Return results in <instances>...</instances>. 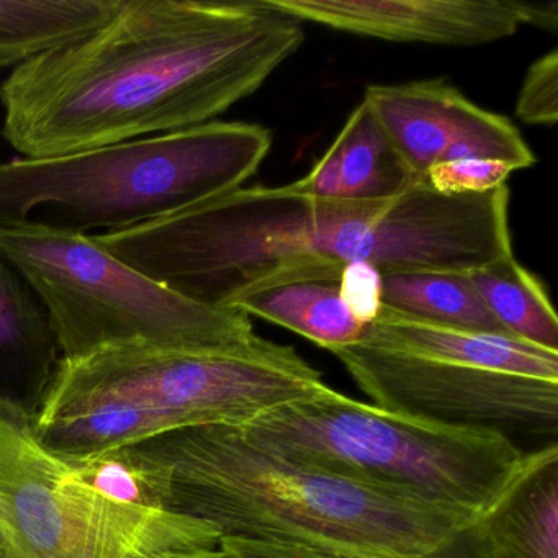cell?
Returning a JSON list of instances; mask_svg holds the SVG:
<instances>
[{"mask_svg": "<svg viewBox=\"0 0 558 558\" xmlns=\"http://www.w3.org/2000/svg\"><path fill=\"white\" fill-rule=\"evenodd\" d=\"M264 0H123L93 34L15 68L2 136L28 159L215 122L302 48Z\"/></svg>", "mask_w": 558, "mask_h": 558, "instance_id": "1", "label": "cell"}, {"mask_svg": "<svg viewBox=\"0 0 558 558\" xmlns=\"http://www.w3.org/2000/svg\"><path fill=\"white\" fill-rule=\"evenodd\" d=\"M94 243L211 308L306 277L341 279L345 264L385 274L472 272L512 256L509 187L444 195L423 182L385 201L318 198L279 187H240Z\"/></svg>", "mask_w": 558, "mask_h": 558, "instance_id": "2", "label": "cell"}, {"mask_svg": "<svg viewBox=\"0 0 558 558\" xmlns=\"http://www.w3.org/2000/svg\"><path fill=\"white\" fill-rule=\"evenodd\" d=\"M90 463L146 505L208 522L221 538L429 558L478 518L290 462L221 424L171 430Z\"/></svg>", "mask_w": 558, "mask_h": 558, "instance_id": "3", "label": "cell"}, {"mask_svg": "<svg viewBox=\"0 0 558 558\" xmlns=\"http://www.w3.org/2000/svg\"><path fill=\"white\" fill-rule=\"evenodd\" d=\"M325 387L292 345L264 338L231 351L116 345L61 359L32 429L51 452L90 463L171 430L241 427Z\"/></svg>", "mask_w": 558, "mask_h": 558, "instance_id": "4", "label": "cell"}, {"mask_svg": "<svg viewBox=\"0 0 558 558\" xmlns=\"http://www.w3.org/2000/svg\"><path fill=\"white\" fill-rule=\"evenodd\" d=\"M270 148L266 126L215 120L58 158L0 162V228L77 236L130 230L243 187Z\"/></svg>", "mask_w": 558, "mask_h": 558, "instance_id": "5", "label": "cell"}, {"mask_svg": "<svg viewBox=\"0 0 558 558\" xmlns=\"http://www.w3.org/2000/svg\"><path fill=\"white\" fill-rule=\"evenodd\" d=\"M240 430L290 462L475 515L492 508L525 457L501 430L393 413L329 385Z\"/></svg>", "mask_w": 558, "mask_h": 558, "instance_id": "6", "label": "cell"}, {"mask_svg": "<svg viewBox=\"0 0 558 558\" xmlns=\"http://www.w3.org/2000/svg\"><path fill=\"white\" fill-rule=\"evenodd\" d=\"M0 253L44 299L66 361L126 344L231 351L260 338L246 313L192 302L90 236L0 228Z\"/></svg>", "mask_w": 558, "mask_h": 558, "instance_id": "7", "label": "cell"}, {"mask_svg": "<svg viewBox=\"0 0 558 558\" xmlns=\"http://www.w3.org/2000/svg\"><path fill=\"white\" fill-rule=\"evenodd\" d=\"M214 525L146 505L0 411V558H172L214 550Z\"/></svg>", "mask_w": 558, "mask_h": 558, "instance_id": "8", "label": "cell"}, {"mask_svg": "<svg viewBox=\"0 0 558 558\" xmlns=\"http://www.w3.org/2000/svg\"><path fill=\"white\" fill-rule=\"evenodd\" d=\"M375 407L452 426L557 434L558 381L355 344L332 349Z\"/></svg>", "mask_w": 558, "mask_h": 558, "instance_id": "9", "label": "cell"}, {"mask_svg": "<svg viewBox=\"0 0 558 558\" xmlns=\"http://www.w3.org/2000/svg\"><path fill=\"white\" fill-rule=\"evenodd\" d=\"M362 100L416 182L459 159H492L514 171L537 161L511 120L476 106L446 80L368 86Z\"/></svg>", "mask_w": 558, "mask_h": 558, "instance_id": "10", "label": "cell"}, {"mask_svg": "<svg viewBox=\"0 0 558 558\" xmlns=\"http://www.w3.org/2000/svg\"><path fill=\"white\" fill-rule=\"evenodd\" d=\"M287 17L342 34L397 44L476 47L522 25L555 32L557 4L522 0H264Z\"/></svg>", "mask_w": 558, "mask_h": 558, "instance_id": "11", "label": "cell"}, {"mask_svg": "<svg viewBox=\"0 0 558 558\" xmlns=\"http://www.w3.org/2000/svg\"><path fill=\"white\" fill-rule=\"evenodd\" d=\"M61 359L44 299L0 253V411L34 423Z\"/></svg>", "mask_w": 558, "mask_h": 558, "instance_id": "12", "label": "cell"}, {"mask_svg": "<svg viewBox=\"0 0 558 558\" xmlns=\"http://www.w3.org/2000/svg\"><path fill=\"white\" fill-rule=\"evenodd\" d=\"M357 342L430 361L558 381V352L512 336L465 331L421 322L381 306Z\"/></svg>", "mask_w": 558, "mask_h": 558, "instance_id": "13", "label": "cell"}, {"mask_svg": "<svg viewBox=\"0 0 558 558\" xmlns=\"http://www.w3.org/2000/svg\"><path fill=\"white\" fill-rule=\"evenodd\" d=\"M495 558H558V446L525 452L508 488L480 515Z\"/></svg>", "mask_w": 558, "mask_h": 558, "instance_id": "14", "label": "cell"}, {"mask_svg": "<svg viewBox=\"0 0 558 558\" xmlns=\"http://www.w3.org/2000/svg\"><path fill=\"white\" fill-rule=\"evenodd\" d=\"M231 308L282 326L328 351L355 344L364 331L342 300L339 279L332 277L274 283L244 293Z\"/></svg>", "mask_w": 558, "mask_h": 558, "instance_id": "15", "label": "cell"}, {"mask_svg": "<svg viewBox=\"0 0 558 558\" xmlns=\"http://www.w3.org/2000/svg\"><path fill=\"white\" fill-rule=\"evenodd\" d=\"M123 0H0V68H19L93 34Z\"/></svg>", "mask_w": 558, "mask_h": 558, "instance_id": "16", "label": "cell"}, {"mask_svg": "<svg viewBox=\"0 0 558 558\" xmlns=\"http://www.w3.org/2000/svg\"><path fill=\"white\" fill-rule=\"evenodd\" d=\"M381 305L447 328L511 336L486 308L466 272L385 274Z\"/></svg>", "mask_w": 558, "mask_h": 558, "instance_id": "17", "label": "cell"}, {"mask_svg": "<svg viewBox=\"0 0 558 558\" xmlns=\"http://www.w3.org/2000/svg\"><path fill=\"white\" fill-rule=\"evenodd\" d=\"M470 282L499 325L529 344L558 352V318L537 277L512 256L469 272Z\"/></svg>", "mask_w": 558, "mask_h": 558, "instance_id": "18", "label": "cell"}, {"mask_svg": "<svg viewBox=\"0 0 558 558\" xmlns=\"http://www.w3.org/2000/svg\"><path fill=\"white\" fill-rule=\"evenodd\" d=\"M332 143L341 165L342 198L385 201L417 184L364 100L352 110Z\"/></svg>", "mask_w": 558, "mask_h": 558, "instance_id": "19", "label": "cell"}, {"mask_svg": "<svg viewBox=\"0 0 558 558\" xmlns=\"http://www.w3.org/2000/svg\"><path fill=\"white\" fill-rule=\"evenodd\" d=\"M514 168L492 159H459L434 166L423 184L444 195L486 194L505 187Z\"/></svg>", "mask_w": 558, "mask_h": 558, "instance_id": "20", "label": "cell"}, {"mask_svg": "<svg viewBox=\"0 0 558 558\" xmlns=\"http://www.w3.org/2000/svg\"><path fill=\"white\" fill-rule=\"evenodd\" d=\"M515 116L527 125L554 126L558 120V53L551 50L529 66L515 102Z\"/></svg>", "mask_w": 558, "mask_h": 558, "instance_id": "21", "label": "cell"}, {"mask_svg": "<svg viewBox=\"0 0 558 558\" xmlns=\"http://www.w3.org/2000/svg\"><path fill=\"white\" fill-rule=\"evenodd\" d=\"M345 306L362 326L371 325L381 310V272L371 263L345 264L339 279Z\"/></svg>", "mask_w": 558, "mask_h": 558, "instance_id": "22", "label": "cell"}, {"mask_svg": "<svg viewBox=\"0 0 558 558\" xmlns=\"http://www.w3.org/2000/svg\"><path fill=\"white\" fill-rule=\"evenodd\" d=\"M218 548L225 558H372L355 551L335 550V548L264 544V542L227 537L221 538Z\"/></svg>", "mask_w": 558, "mask_h": 558, "instance_id": "23", "label": "cell"}, {"mask_svg": "<svg viewBox=\"0 0 558 558\" xmlns=\"http://www.w3.org/2000/svg\"><path fill=\"white\" fill-rule=\"evenodd\" d=\"M290 187L312 197L342 198L341 165H339V153L335 143L313 166L312 171L300 181L292 182Z\"/></svg>", "mask_w": 558, "mask_h": 558, "instance_id": "24", "label": "cell"}, {"mask_svg": "<svg viewBox=\"0 0 558 558\" xmlns=\"http://www.w3.org/2000/svg\"><path fill=\"white\" fill-rule=\"evenodd\" d=\"M172 558H225L221 554L220 548H214V550H202L194 551V554L178 555Z\"/></svg>", "mask_w": 558, "mask_h": 558, "instance_id": "25", "label": "cell"}]
</instances>
